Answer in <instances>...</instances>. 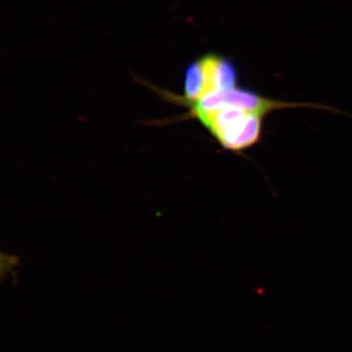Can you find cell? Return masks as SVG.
<instances>
[{
    "instance_id": "2",
    "label": "cell",
    "mask_w": 352,
    "mask_h": 352,
    "mask_svg": "<svg viewBox=\"0 0 352 352\" xmlns=\"http://www.w3.org/2000/svg\"><path fill=\"white\" fill-rule=\"evenodd\" d=\"M238 87L235 65L219 55L208 54L190 64L185 73L184 100L193 103L206 95Z\"/></svg>"
},
{
    "instance_id": "1",
    "label": "cell",
    "mask_w": 352,
    "mask_h": 352,
    "mask_svg": "<svg viewBox=\"0 0 352 352\" xmlns=\"http://www.w3.org/2000/svg\"><path fill=\"white\" fill-rule=\"evenodd\" d=\"M265 118L263 113L224 103L196 119L200 120L222 148L239 154L261 141Z\"/></svg>"
}]
</instances>
